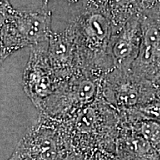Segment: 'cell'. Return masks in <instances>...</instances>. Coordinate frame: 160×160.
I'll return each instance as SVG.
<instances>
[{
    "label": "cell",
    "mask_w": 160,
    "mask_h": 160,
    "mask_svg": "<svg viewBox=\"0 0 160 160\" xmlns=\"http://www.w3.org/2000/svg\"><path fill=\"white\" fill-rule=\"evenodd\" d=\"M36 151L42 160H54L57 156V148L53 137L45 133L41 135L37 139Z\"/></svg>",
    "instance_id": "7"
},
{
    "label": "cell",
    "mask_w": 160,
    "mask_h": 160,
    "mask_svg": "<svg viewBox=\"0 0 160 160\" xmlns=\"http://www.w3.org/2000/svg\"><path fill=\"white\" fill-rule=\"evenodd\" d=\"M1 62L27 46L48 42L51 33V11L47 8L34 12L14 9L10 0H0Z\"/></svg>",
    "instance_id": "2"
},
{
    "label": "cell",
    "mask_w": 160,
    "mask_h": 160,
    "mask_svg": "<svg viewBox=\"0 0 160 160\" xmlns=\"http://www.w3.org/2000/svg\"><path fill=\"white\" fill-rule=\"evenodd\" d=\"M143 13L160 26V1Z\"/></svg>",
    "instance_id": "8"
},
{
    "label": "cell",
    "mask_w": 160,
    "mask_h": 160,
    "mask_svg": "<svg viewBox=\"0 0 160 160\" xmlns=\"http://www.w3.org/2000/svg\"><path fill=\"white\" fill-rule=\"evenodd\" d=\"M48 56L56 76L62 82L80 71L77 45L71 25L62 32L51 33Z\"/></svg>",
    "instance_id": "6"
},
{
    "label": "cell",
    "mask_w": 160,
    "mask_h": 160,
    "mask_svg": "<svg viewBox=\"0 0 160 160\" xmlns=\"http://www.w3.org/2000/svg\"><path fill=\"white\" fill-rule=\"evenodd\" d=\"M42 1H43V5H42V7H43V8H47L48 4L50 0H42Z\"/></svg>",
    "instance_id": "9"
},
{
    "label": "cell",
    "mask_w": 160,
    "mask_h": 160,
    "mask_svg": "<svg viewBox=\"0 0 160 160\" xmlns=\"http://www.w3.org/2000/svg\"><path fill=\"white\" fill-rule=\"evenodd\" d=\"M142 13L130 18L122 28L112 37L110 44V56L113 68L128 73L137 59L142 40Z\"/></svg>",
    "instance_id": "5"
},
{
    "label": "cell",
    "mask_w": 160,
    "mask_h": 160,
    "mask_svg": "<svg viewBox=\"0 0 160 160\" xmlns=\"http://www.w3.org/2000/svg\"><path fill=\"white\" fill-rule=\"evenodd\" d=\"M101 80L89 73L78 71L58 87L44 102L40 110L48 115L57 116L85 108L98 96Z\"/></svg>",
    "instance_id": "3"
},
{
    "label": "cell",
    "mask_w": 160,
    "mask_h": 160,
    "mask_svg": "<svg viewBox=\"0 0 160 160\" xmlns=\"http://www.w3.org/2000/svg\"><path fill=\"white\" fill-rule=\"evenodd\" d=\"M82 8L70 24L74 32L81 71L102 79L113 69L110 44L114 33L111 16L95 0H81Z\"/></svg>",
    "instance_id": "1"
},
{
    "label": "cell",
    "mask_w": 160,
    "mask_h": 160,
    "mask_svg": "<svg viewBox=\"0 0 160 160\" xmlns=\"http://www.w3.org/2000/svg\"><path fill=\"white\" fill-rule=\"evenodd\" d=\"M48 42L31 47L30 57L23 73L24 91L40 109L44 102L61 85L48 56Z\"/></svg>",
    "instance_id": "4"
},
{
    "label": "cell",
    "mask_w": 160,
    "mask_h": 160,
    "mask_svg": "<svg viewBox=\"0 0 160 160\" xmlns=\"http://www.w3.org/2000/svg\"><path fill=\"white\" fill-rule=\"evenodd\" d=\"M79 1H81V0H70V2H71V3H77Z\"/></svg>",
    "instance_id": "10"
}]
</instances>
